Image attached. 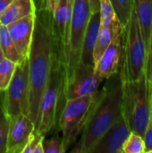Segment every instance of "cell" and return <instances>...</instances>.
<instances>
[{
    "mask_svg": "<svg viewBox=\"0 0 152 153\" xmlns=\"http://www.w3.org/2000/svg\"><path fill=\"white\" fill-rule=\"evenodd\" d=\"M89 6L90 13H97L99 12V7H100V0H88Z\"/></svg>",
    "mask_w": 152,
    "mask_h": 153,
    "instance_id": "cell-30",
    "label": "cell"
},
{
    "mask_svg": "<svg viewBox=\"0 0 152 153\" xmlns=\"http://www.w3.org/2000/svg\"><path fill=\"white\" fill-rule=\"evenodd\" d=\"M145 152V143L142 136L140 134L131 132L125 140L122 153H144Z\"/></svg>",
    "mask_w": 152,
    "mask_h": 153,
    "instance_id": "cell-23",
    "label": "cell"
},
{
    "mask_svg": "<svg viewBox=\"0 0 152 153\" xmlns=\"http://www.w3.org/2000/svg\"><path fill=\"white\" fill-rule=\"evenodd\" d=\"M44 153H65V151L63 146L62 138L58 134H55L52 137L46 139L44 137L42 142Z\"/></svg>",
    "mask_w": 152,
    "mask_h": 153,
    "instance_id": "cell-25",
    "label": "cell"
},
{
    "mask_svg": "<svg viewBox=\"0 0 152 153\" xmlns=\"http://www.w3.org/2000/svg\"><path fill=\"white\" fill-rule=\"evenodd\" d=\"M144 73L146 75L147 82L150 88L151 92L152 91V31L150 38V43L147 48V54H146V61H145V67Z\"/></svg>",
    "mask_w": 152,
    "mask_h": 153,
    "instance_id": "cell-26",
    "label": "cell"
},
{
    "mask_svg": "<svg viewBox=\"0 0 152 153\" xmlns=\"http://www.w3.org/2000/svg\"><path fill=\"white\" fill-rule=\"evenodd\" d=\"M44 137L45 136L43 134L34 130L30 134L22 153H44L42 146Z\"/></svg>",
    "mask_w": 152,
    "mask_h": 153,
    "instance_id": "cell-24",
    "label": "cell"
},
{
    "mask_svg": "<svg viewBox=\"0 0 152 153\" xmlns=\"http://www.w3.org/2000/svg\"><path fill=\"white\" fill-rule=\"evenodd\" d=\"M5 117L4 115V108H3V102H2V98L0 96V124L3 121V119Z\"/></svg>",
    "mask_w": 152,
    "mask_h": 153,
    "instance_id": "cell-32",
    "label": "cell"
},
{
    "mask_svg": "<svg viewBox=\"0 0 152 153\" xmlns=\"http://www.w3.org/2000/svg\"><path fill=\"white\" fill-rule=\"evenodd\" d=\"M112 30L113 38L110 44L94 65V74L101 81H106L119 73L120 70L123 55L124 28L119 21L115 23Z\"/></svg>",
    "mask_w": 152,
    "mask_h": 153,
    "instance_id": "cell-9",
    "label": "cell"
},
{
    "mask_svg": "<svg viewBox=\"0 0 152 153\" xmlns=\"http://www.w3.org/2000/svg\"><path fill=\"white\" fill-rule=\"evenodd\" d=\"M121 112L131 132L143 137L151 114V91L144 72L135 81L122 82Z\"/></svg>",
    "mask_w": 152,
    "mask_h": 153,
    "instance_id": "cell-4",
    "label": "cell"
},
{
    "mask_svg": "<svg viewBox=\"0 0 152 153\" xmlns=\"http://www.w3.org/2000/svg\"><path fill=\"white\" fill-rule=\"evenodd\" d=\"M113 38V30L109 28L105 27L104 25L100 24L99 34L97 37V40L94 46L93 50V61L94 65L98 62V60L100 58L102 54L105 52L108 45L110 44Z\"/></svg>",
    "mask_w": 152,
    "mask_h": 153,
    "instance_id": "cell-19",
    "label": "cell"
},
{
    "mask_svg": "<svg viewBox=\"0 0 152 153\" xmlns=\"http://www.w3.org/2000/svg\"><path fill=\"white\" fill-rule=\"evenodd\" d=\"M0 49L4 57L15 62L16 64H19L22 61L9 35L7 28L2 25H0Z\"/></svg>",
    "mask_w": 152,
    "mask_h": 153,
    "instance_id": "cell-18",
    "label": "cell"
},
{
    "mask_svg": "<svg viewBox=\"0 0 152 153\" xmlns=\"http://www.w3.org/2000/svg\"><path fill=\"white\" fill-rule=\"evenodd\" d=\"M36 11L34 0H13L0 13V25L7 27L25 16L35 14Z\"/></svg>",
    "mask_w": 152,
    "mask_h": 153,
    "instance_id": "cell-16",
    "label": "cell"
},
{
    "mask_svg": "<svg viewBox=\"0 0 152 153\" xmlns=\"http://www.w3.org/2000/svg\"><path fill=\"white\" fill-rule=\"evenodd\" d=\"M6 117L8 120L6 153H22L30 134L35 130V125L24 114Z\"/></svg>",
    "mask_w": 152,
    "mask_h": 153,
    "instance_id": "cell-11",
    "label": "cell"
},
{
    "mask_svg": "<svg viewBox=\"0 0 152 153\" xmlns=\"http://www.w3.org/2000/svg\"><path fill=\"white\" fill-rule=\"evenodd\" d=\"M102 82L94 74L93 67L79 64L73 79L65 85V101L96 94Z\"/></svg>",
    "mask_w": 152,
    "mask_h": 153,
    "instance_id": "cell-10",
    "label": "cell"
},
{
    "mask_svg": "<svg viewBox=\"0 0 152 153\" xmlns=\"http://www.w3.org/2000/svg\"><path fill=\"white\" fill-rule=\"evenodd\" d=\"M147 48L133 7L130 19L124 28L123 55L120 65L122 82L137 80L144 72Z\"/></svg>",
    "mask_w": 152,
    "mask_h": 153,
    "instance_id": "cell-5",
    "label": "cell"
},
{
    "mask_svg": "<svg viewBox=\"0 0 152 153\" xmlns=\"http://www.w3.org/2000/svg\"><path fill=\"white\" fill-rule=\"evenodd\" d=\"M100 24H101V21H100L99 12L91 13L82 41L80 64L94 68L93 50L99 34Z\"/></svg>",
    "mask_w": 152,
    "mask_h": 153,
    "instance_id": "cell-15",
    "label": "cell"
},
{
    "mask_svg": "<svg viewBox=\"0 0 152 153\" xmlns=\"http://www.w3.org/2000/svg\"><path fill=\"white\" fill-rule=\"evenodd\" d=\"M98 91L97 101L91 116L85 126L78 144L71 152L91 153L92 150L121 115L122 80L120 74L106 80Z\"/></svg>",
    "mask_w": 152,
    "mask_h": 153,
    "instance_id": "cell-2",
    "label": "cell"
},
{
    "mask_svg": "<svg viewBox=\"0 0 152 153\" xmlns=\"http://www.w3.org/2000/svg\"><path fill=\"white\" fill-rule=\"evenodd\" d=\"M73 4L74 0H58L52 13L53 29L60 47L61 60L68 42Z\"/></svg>",
    "mask_w": 152,
    "mask_h": 153,
    "instance_id": "cell-14",
    "label": "cell"
},
{
    "mask_svg": "<svg viewBox=\"0 0 152 153\" xmlns=\"http://www.w3.org/2000/svg\"><path fill=\"white\" fill-rule=\"evenodd\" d=\"M3 108L6 117L24 114L29 117V58L17 64L13 78L3 91Z\"/></svg>",
    "mask_w": 152,
    "mask_h": 153,
    "instance_id": "cell-8",
    "label": "cell"
},
{
    "mask_svg": "<svg viewBox=\"0 0 152 153\" xmlns=\"http://www.w3.org/2000/svg\"><path fill=\"white\" fill-rule=\"evenodd\" d=\"M65 84V70L60 56V47L56 43L52 58L51 69L47 78V84L42 92L35 130L47 135L55 127L57 126V121L62 110V103H65L64 90Z\"/></svg>",
    "mask_w": 152,
    "mask_h": 153,
    "instance_id": "cell-3",
    "label": "cell"
},
{
    "mask_svg": "<svg viewBox=\"0 0 152 153\" xmlns=\"http://www.w3.org/2000/svg\"><path fill=\"white\" fill-rule=\"evenodd\" d=\"M133 10L147 48L152 31V0H133Z\"/></svg>",
    "mask_w": 152,
    "mask_h": 153,
    "instance_id": "cell-17",
    "label": "cell"
},
{
    "mask_svg": "<svg viewBox=\"0 0 152 153\" xmlns=\"http://www.w3.org/2000/svg\"><path fill=\"white\" fill-rule=\"evenodd\" d=\"M90 14L88 0H74L68 42L62 57L65 70V84L73 79L80 64L82 41Z\"/></svg>",
    "mask_w": 152,
    "mask_h": 153,
    "instance_id": "cell-7",
    "label": "cell"
},
{
    "mask_svg": "<svg viewBox=\"0 0 152 153\" xmlns=\"http://www.w3.org/2000/svg\"><path fill=\"white\" fill-rule=\"evenodd\" d=\"M130 133L131 130L121 113L116 121L98 142L91 153H122L123 145Z\"/></svg>",
    "mask_w": 152,
    "mask_h": 153,
    "instance_id": "cell-13",
    "label": "cell"
},
{
    "mask_svg": "<svg viewBox=\"0 0 152 153\" xmlns=\"http://www.w3.org/2000/svg\"><path fill=\"white\" fill-rule=\"evenodd\" d=\"M17 64L10 59L3 57L0 61V92L4 91L13 75Z\"/></svg>",
    "mask_w": 152,
    "mask_h": 153,
    "instance_id": "cell-21",
    "label": "cell"
},
{
    "mask_svg": "<svg viewBox=\"0 0 152 153\" xmlns=\"http://www.w3.org/2000/svg\"><path fill=\"white\" fill-rule=\"evenodd\" d=\"M145 143V152L144 153H152V91L151 92V114L149 122L143 135Z\"/></svg>",
    "mask_w": 152,
    "mask_h": 153,
    "instance_id": "cell-27",
    "label": "cell"
},
{
    "mask_svg": "<svg viewBox=\"0 0 152 153\" xmlns=\"http://www.w3.org/2000/svg\"><path fill=\"white\" fill-rule=\"evenodd\" d=\"M57 42L53 29L52 13L43 6H39L36 11L33 39L29 56V117L34 125Z\"/></svg>",
    "mask_w": 152,
    "mask_h": 153,
    "instance_id": "cell-1",
    "label": "cell"
},
{
    "mask_svg": "<svg viewBox=\"0 0 152 153\" xmlns=\"http://www.w3.org/2000/svg\"><path fill=\"white\" fill-rule=\"evenodd\" d=\"M98 91L94 95L65 101L57 121V126L62 132V142L65 152L75 143L87 125L97 101Z\"/></svg>",
    "mask_w": 152,
    "mask_h": 153,
    "instance_id": "cell-6",
    "label": "cell"
},
{
    "mask_svg": "<svg viewBox=\"0 0 152 153\" xmlns=\"http://www.w3.org/2000/svg\"><path fill=\"white\" fill-rule=\"evenodd\" d=\"M99 13H100L101 24L107 28H109L112 30L115 23L118 22L116 13V11L112 4L111 0H100Z\"/></svg>",
    "mask_w": 152,
    "mask_h": 153,
    "instance_id": "cell-20",
    "label": "cell"
},
{
    "mask_svg": "<svg viewBox=\"0 0 152 153\" xmlns=\"http://www.w3.org/2000/svg\"><path fill=\"white\" fill-rule=\"evenodd\" d=\"M35 18L36 13L30 14L11 23L6 27L22 60L27 59L30 56L35 27Z\"/></svg>",
    "mask_w": 152,
    "mask_h": 153,
    "instance_id": "cell-12",
    "label": "cell"
},
{
    "mask_svg": "<svg viewBox=\"0 0 152 153\" xmlns=\"http://www.w3.org/2000/svg\"><path fill=\"white\" fill-rule=\"evenodd\" d=\"M13 0H0V13L13 2Z\"/></svg>",
    "mask_w": 152,
    "mask_h": 153,
    "instance_id": "cell-31",
    "label": "cell"
},
{
    "mask_svg": "<svg viewBox=\"0 0 152 153\" xmlns=\"http://www.w3.org/2000/svg\"><path fill=\"white\" fill-rule=\"evenodd\" d=\"M4 57V56H3V53H2V51H1V49H0V61H1V59Z\"/></svg>",
    "mask_w": 152,
    "mask_h": 153,
    "instance_id": "cell-33",
    "label": "cell"
},
{
    "mask_svg": "<svg viewBox=\"0 0 152 153\" xmlns=\"http://www.w3.org/2000/svg\"><path fill=\"white\" fill-rule=\"evenodd\" d=\"M58 0H42V3L40 4V6H43L47 10H48L51 13H53L56 4Z\"/></svg>",
    "mask_w": 152,
    "mask_h": 153,
    "instance_id": "cell-29",
    "label": "cell"
},
{
    "mask_svg": "<svg viewBox=\"0 0 152 153\" xmlns=\"http://www.w3.org/2000/svg\"><path fill=\"white\" fill-rule=\"evenodd\" d=\"M8 134V120L5 117L0 124V153H6V143Z\"/></svg>",
    "mask_w": 152,
    "mask_h": 153,
    "instance_id": "cell-28",
    "label": "cell"
},
{
    "mask_svg": "<svg viewBox=\"0 0 152 153\" xmlns=\"http://www.w3.org/2000/svg\"><path fill=\"white\" fill-rule=\"evenodd\" d=\"M112 4L115 8L116 17L125 28L130 19L131 13L133 7V0H111Z\"/></svg>",
    "mask_w": 152,
    "mask_h": 153,
    "instance_id": "cell-22",
    "label": "cell"
}]
</instances>
